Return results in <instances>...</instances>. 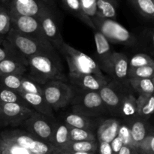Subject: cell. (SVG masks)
Here are the masks:
<instances>
[{
  "label": "cell",
  "mask_w": 154,
  "mask_h": 154,
  "mask_svg": "<svg viewBox=\"0 0 154 154\" xmlns=\"http://www.w3.org/2000/svg\"><path fill=\"white\" fill-rule=\"evenodd\" d=\"M27 61L29 76L40 85L51 81H67L58 53L35 55Z\"/></svg>",
  "instance_id": "6da1fadb"
},
{
  "label": "cell",
  "mask_w": 154,
  "mask_h": 154,
  "mask_svg": "<svg viewBox=\"0 0 154 154\" xmlns=\"http://www.w3.org/2000/svg\"><path fill=\"white\" fill-rule=\"evenodd\" d=\"M59 51L67 62L69 73L105 76L96 60L69 44L64 42Z\"/></svg>",
  "instance_id": "7a4b0ae2"
},
{
  "label": "cell",
  "mask_w": 154,
  "mask_h": 154,
  "mask_svg": "<svg viewBox=\"0 0 154 154\" xmlns=\"http://www.w3.org/2000/svg\"><path fill=\"white\" fill-rule=\"evenodd\" d=\"M42 87V96L54 111L66 108L76 96L73 87L66 81H51Z\"/></svg>",
  "instance_id": "3957f363"
},
{
  "label": "cell",
  "mask_w": 154,
  "mask_h": 154,
  "mask_svg": "<svg viewBox=\"0 0 154 154\" xmlns=\"http://www.w3.org/2000/svg\"><path fill=\"white\" fill-rule=\"evenodd\" d=\"M91 20L96 30L102 33L109 42L126 46H132L137 42L135 36L114 20L96 16L91 17Z\"/></svg>",
  "instance_id": "277c9868"
},
{
  "label": "cell",
  "mask_w": 154,
  "mask_h": 154,
  "mask_svg": "<svg viewBox=\"0 0 154 154\" xmlns=\"http://www.w3.org/2000/svg\"><path fill=\"white\" fill-rule=\"evenodd\" d=\"M8 42L26 59L35 55L55 54L57 51L51 45L42 43L11 29L6 35Z\"/></svg>",
  "instance_id": "5b68a950"
},
{
  "label": "cell",
  "mask_w": 154,
  "mask_h": 154,
  "mask_svg": "<svg viewBox=\"0 0 154 154\" xmlns=\"http://www.w3.org/2000/svg\"><path fill=\"white\" fill-rule=\"evenodd\" d=\"M0 138H5L18 144L33 154L59 153L58 150L52 144L38 139L26 131L20 129L5 131L0 134Z\"/></svg>",
  "instance_id": "8992f818"
},
{
  "label": "cell",
  "mask_w": 154,
  "mask_h": 154,
  "mask_svg": "<svg viewBox=\"0 0 154 154\" xmlns=\"http://www.w3.org/2000/svg\"><path fill=\"white\" fill-rule=\"evenodd\" d=\"M72 102V112L89 117L96 118L108 113L99 92L81 93Z\"/></svg>",
  "instance_id": "52a82bcc"
},
{
  "label": "cell",
  "mask_w": 154,
  "mask_h": 154,
  "mask_svg": "<svg viewBox=\"0 0 154 154\" xmlns=\"http://www.w3.org/2000/svg\"><path fill=\"white\" fill-rule=\"evenodd\" d=\"M129 93L126 84L113 80L99 90V94L108 113L119 115L123 99Z\"/></svg>",
  "instance_id": "ba28073f"
},
{
  "label": "cell",
  "mask_w": 154,
  "mask_h": 154,
  "mask_svg": "<svg viewBox=\"0 0 154 154\" xmlns=\"http://www.w3.org/2000/svg\"><path fill=\"white\" fill-rule=\"evenodd\" d=\"M9 15L11 17V29L42 43L51 45L44 35L38 18L11 13H9Z\"/></svg>",
  "instance_id": "9c48e42d"
},
{
  "label": "cell",
  "mask_w": 154,
  "mask_h": 154,
  "mask_svg": "<svg viewBox=\"0 0 154 154\" xmlns=\"http://www.w3.org/2000/svg\"><path fill=\"white\" fill-rule=\"evenodd\" d=\"M52 120L54 119L47 117L35 111L34 114L27 119L22 126L26 128V132H29L38 139L51 144L56 125V123H54Z\"/></svg>",
  "instance_id": "30bf717a"
},
{
  "label": "cell",
  "mask_w": 154,
  "mask_h": 154,
  "mask_svg": "<svg viewBox=\"0 0 154 154\" xmlns=\"http://www.w3.org/2000/svg\"><path fill=\"white\" fill-rule=\"evenodd\" d=\"M34 113V110L26 104L18 102L0 104V120L5 125L20 126Z\"/></svg>",
  "instance_id": "8fae6325"
},
{
  "label": "cell",
  "mask_w": 154,
  "mask_h": 154,
  "mask_svg": "<svg viewBox=\"0 0 154 154\" xmlns=\"http://www.w3.org/2000/svg\"><path fill=\"white\" fill-rule=\"evenodd\" d=\"M1 5L11 14L31 16L38 19L45 11L51 8L42 0H8Z\"/></svg>",
  "instance_id": "7c38bea8"
},
{
  "label": "cell",
  "mask_w": 154,
  "mask_h": 154,
  "mask_svg": "<svg viewBox=\"0 0 154 154\" xmlns=\"http://www.w3.org/2000/svg\"><path fill=\"white\" fill-rule=\"evenodd\" d=\"M38 20L47 40L57 51H60L65 42L56 22L51 8H49L42 14L38 17Z\"/></svg>",
  "instance_id": "4fadbf2b"
},
{
  "label": "cell",
  "mask_w": 154,
  "mask_h": 154,
  "mask_svg": "<svg viewBox=\"0 0 154 154\" xmlns=\"http://www.w3.org/2000/svg\"><path fill=\"white\" fill-rule=\"evenodd\" d=\"M69 80L75 91L79 90L81 93L99 92L109 82L105 76L72 73L69 74Z\"/></svg>",
  "instance_id": "5bb4252c"
},
{
  "label": "cell",
  "mask_w": 154,
  "mask_h": 154,
  "mask_svg": "<svg viewBox=\"0 0 154 154\" xmlns=\"http://www.w3.org/2000/svg\"><path fill=\"white\" fill-rule=\"evenodd\" d=\"M94 40L96 44V62L102 72L111 74V58L114 51H112L110 42L105 36L97 30H95Z\"/></svg>",
  "instance_id": "9a60e30c"
},
{
  "label": "cell",
  "mask_w": 154,
  "mask_h": 154,
  "mask_svg": "<svg viewBox=\"0 0 154 154\" xmlns=\"http://www.w3.org/2000/svg\"><path fill=\"white\" fill-rule=\"evenodd\" d=\"M129 60L127 56L123 53H113L110 74L113 80L120 84L129 85Z\"/></svg>",
  "instance_id": "2e32d148"
},
{
  "label": "cell",
  "mask_w": 154,
  "mask_h": 154,
  "mask_svg": "<svg viewBox=\"0 0 154 154\" xmlns=\"http://www.w3.org/2000/svg\"><path fill=\"white\" fill-rule=\"evenodd\" d=\"M17 93L28 104L30 108H32L35 111L42 114L49 118L54 119V111L51 108L44 96L41 94H33L27 93L25 92H18Z\"/></svg>",
  "instance_id": "e0dca14e"
},
{
  "label": "cell",
  "mask_w": 154,
  "mask_h": 154,
  "mask_svg": "<svg viewBox=\"0 0 154 154\" xmlns=\"http://www.w3.org/2000/svg\"><path fill=\"white\" fill-rule=\"evenodd\" d=\"M121 122L117 119H108L99 124L96 131L98 142L111 143L117 136Z\"/></svg>",
  "instance_id": "ac0fdd59"
},
{
  "label": "cell",
  "mask_w": 154,
  "mask_h": 154,
  "mask_svg": "<svg viewBox=\"0 0 154 154\" xmlns=\"http://www.w3.org/2000/svg\"><path fill=\"white\" fill-rule=\"evenodd\" d=\"M64 123L69 127L88 129L93 132L100 124V123L93 117H86L73 112L65 116Z\"/></svg>",
  "instance_id": "d6986e66"
},
{
  "label": "cell",
  "mask_w": 154,
  "mask_h": 154,
  "mask_svg": "<svg viewBox=\"0 0 154 154\" xmlns=\"http://www.w3.org/2000/svg\"><path fill=\"white\" fill-rule=\"evenodd\" d=\"M28 72V63L14 59L0 62V77L8 75H24Z\"/></svg>",
  "instance_id": "ffe728a7"
},
{
  "label": "cell",
  "mask_w": 154,
  "mask_h": 154,
  "mask_svg": "<svg viewBox=\"0 0 154 154\" xmlns=\"http://www.w3.org/2000/svg\"><path fill=\"white\" fill-rule=\"evenodd\" d=\"M128 123L130 126L132 145L138 150L140 143L149 134L146 120L137 117L132 121L128 122Z\"/></svg>",
  "instance_id": "44dd1931"
},
{
  "label": "cell",
  "mask_w": 154,
  "mask_h": 154,
  "mask_svg": "<svg viewBox=\"0 0 154 154\" xmlns=\"http://www.w3.org/2000/svg\"><path fill=\"white\" fill-rule=\"evenodd\" d=\"M69 142V126L65 123H56L51 144L60 152Z\"/></svg>",
  "instance_id": "7402d4cb"
},
{
  "label": "cell",
  "mask_w": 154,
  "mask_h": 154,
  "mask_svg": "<svg viewBox=\"0 0 154 154\" xmlns=\"http://www.w3.org/2000/svg\"><path fill=\"white\" fill-rule=\"evenodd\" d=\"M137 117L147 120L154 111L153 95H139L136 98Z\"/></svg>",
  "instance_id": "603a6c76"
},
{
  "label": "cell",
  "mask_w": 154,
  "mask_h": 154,
  "mask_svg": "<svg viewBox=\"0 0 154 154\" xmlns=\"http://www.w3.org/2000/svg\"><path fill=\"white\" fill-rule=\"evenodd\" d=\"M119 116L126 120V122L132 121L137 117L136 97L130 92L123 99Z\"/></svg>",
  "instance_id": "cb8c5ba5"
},
{
  "label": "cell",
  "mask_w": 154,
  "mask_h": 154,
  "mask_svg": "<svg viewBox=\"0 0 154 154\" xmlns=\"http://www.w3.org/2000/svg\"><path fill=\"white\" fill-rule=\"evenodd\" d=\"M99 143L98 141H70L60 152L63 153H97Z\"/></svg>",
  "instance_id": "d4e9b609"
},
{
  "label": "cell",
  "mask_w": 154,
  "mask_h": 154,
  "mask_svg": "<svg viewBox=\"0 0 154 154\" xmlns=\"http://www.w3.org/2000/svg\"><path fill=\"white\" fill-rule=\"evenodd\" d=\"M117 6V0H96V16L115 20Z\"/></svg>",
  "instance_id": "484cf974"
},
{
  "label": "cell",
  "mask_w": 154,
  "mask_h": 154,
  "mask_svg": "<svg viewBox=\"0 0 154 154\" xmlns=\"http://www.w3.org/2000/svg\"><path fill=\"white\" fill-rule=\"evenodd\" d=\"M66 8L75 17L95 31L96 28L91 18L87 16L81 8L80 0H62Z\"/></svg>",
  "instance_id": "4316f807"
},
{
  "label": "cell",
  "mask_w": 154,
  "mask_h": 154,
  "mask_svg": "<svg viewBox=\"0 0 154 154\" xmlns=\"http://www.w3.org/2000/svg\"><path fill=\"white\" fill-rule=\"evenodd\" d=\"M6 59L18 60L28 63L26 59L14 48L5 35H0V62Z\"/></svg>",
  "instance_id": "83f0119b"
},
{
  "label": "cell",
  "mask_w": 154,
  "mask_h": 154,
  "mask_svg": "<svg viewBox=\"0 0 154 154\" xmlns=\"http://www.w3.org/2000/svg\"><path fill=\"white\" fill-rule=\"evenodd\" d=\"M130 87L139 95H153L154 78L129 79Z\"/></svg>",
  "instance_id": "f1b7e54d"
},
{
  "label": "cell",
  "mask_w": 154,
  "mask_h": 154,
  "mask_svg": "<svg viewBox=\"0 0 154 154\" xmlns=\"http://www.w3.org/2000/svg\"><path fill=\"white\" fill-rule=\"evenodd\" d=\"M138 13L147 20L154 17V0H128Z\"/></svg>",
  "instance_id": "f546056e"
},
{
  "label": "cell",
  "mask_w": 154,
  "mask_h": 154,
  "mask_svg": "<svg viewBox=\"0 0 154 154\" xmlns=\"http://www.w3.org/2000/svg\"><path fill=\"white\" fill-rule=\"evenodd\" d=\"M69 139L70 141H87L97 140L96 133L93 131L73 127H69Z\"/></svg>",
  "instance_id": "4dcf8cb0"
},
{
  "label": "cell",
  "mask_w": 154,
  "mask_h": 154,
  "mask_svg": "<svg viewBox=\"0 0 154 154\" xmlns=\"http://www.w3.org/2000/svg\"><path fill=\"white\" fill-rule=\"evenodd\" d=\"M23 75H8L0 77V84L11 90L18 93L21 91V83Z\"/></svg>",
  "instance_id": "1f68e13d"
},
{
  "label": "cell",
  "mask_w": 154,
  "mask_h": 154,
  "mask_svg": "<svg viewBox=\"0 0 154 154\" xmlns=\"http://www.w3.org/2000/svg\"><path fill=\"white\" fill-rule=\"evenodd\" d=\"M128 77L135 79L154 78V66H146L137 68H129Z\"/></svg>",
  "instance_id": "d6a6232c"
},
{
  "label": "cell",
  "mask_w": 154,
  "mask_h": 154,
  "mask_svg": "<svg viewBox=\"0 0 154 154\" xmlns=\"http://www.w3.org/2000/svg\"><path fill=\"white\" fill-rule=\"evenodd\" d=\"M2 154H33L26 149L5 138H0Z\"/></svg>",
  "instance_id": "836d02e7"
},
{
  "label": "cell",
  "mask_w": 154,
  "mask_h": 154,
  "mask_svg": "<svg viewBox=\"0 0 154 154\" xmlns=\"http://www.w3.org/2000/svg\"><path fill=\"white\" fill-rule=\"evenodd\" d=\"M13 102L28 105L16 92L9 90L0 84V104L13 103Z\"/></svg>",
  "instance_id": "e575fe53"
},
{
  "label": "cell",
  "mask_w": 154,
  "mask_h": 154,
  "mask_svg": "<svg viewBox=\"0 0 154 154\" xmlns=\"http://www.w3.org/2000/svg\"><path fill=\"white\" fill-rule=\"evenodd\" d=\"M21 91L27 93L42 95V85L30 78L29 75H23L21 83Z\"/></svg>",
  "instance_id": "d590c367"
},
{
  "label": "cell",
  "mask_w": 154,
  "mask_h": 154,
  "mask_svg": "<svg viewBox=\"0 0 154 154\" xmlns=\"http://www.w3.org/2000/svg\"><path fill=\"white\" fill-rule=\"evenodd\" d=\"M146 66H154L153 60L147 54H135L130 60H129V68H137Z\"/></svg>",
  "instance_id": "8d00e7d4"
},
{
  "label": "cell",
  "mask_w": 154,
  "mask_h": 154,
  "mask_svg": "<svg viewBox=\"0 0 154 154\" xmlns=\"http://www.w3.org/2000/svg\"><path fill=\"white\" fill-rule=\"evenodd\" d=\"M11 29V17L8 11L0 5V35H6Z\"/></svg>",
  "instance_id": "74e56055"
},
{
  "label": "cell",
  "mask_w": 154,
  "mask_h": 154,
  "mask_svg": "<svg viewBox=\"0 0 154 154\" xmlns=\"http://www.w3.org/2000/svg\"><path fill=\"white\" fill-rule=\"evenodd\" d=\"M117 136L121 139L123 145L133 147L132 141V137H131L130 126H129V124L128 122L120 123L118 133H117Z\"/></svg>",
  "instance_id": "f35d334b"
},
{
  "label": "cell",
  "mask_w": 154,
  "mask_h": 154,
  "mask_svg": "<svg viewBox=\"0 0 154 154\" xmlns=\"http://www.w3.org/2000/svg\"><path fill=\"white\" fill-rule=\"evenodd\" d=\"M139 154H154V135L149 133L143 141L140 143L138 147Z\"/></svg>",
  "instance_id": "ab89813d"
},
{
  "label": "cell",
  "mask_w": 154,
  "mask_h": 154,
  "mask_svg": "<svg viewBox=\"0 0 154 154\" xmlns=\"http://www.w3.org/2000/svg\"><path fill=\"white\" fill-rule=\"evenodd\" d=\"M81 8L84 13L90 18L96 16V0H80Z\"/></svg>",
  "instance_id": "60d3db41"
},
{
  "label": "cell",
  "mask_w": 154,
  "mask_h": 154,
  "mask_svg": "<svg viewBox=\"0 0 154 154\" xmlns=\"http://www.w3.org/2000/svg\"><path fill=\"white\" fill-rule=\"evenodd\" d=\"M110 144H111V150H112V154H118L121 147L123 146L121 139L118 136L116 137Z\"/></svg>",
  "instance_id": "b9f144b4"
},
{
  "label": "cell",
  "mask_w": 154,
  "mask_h": 154,
  "mask_svg": "<svg viewBox=\"0 0 154 154\" xmlns=\"http://www.w3.org/2000/svg\"><path fill=\"white\" fill-rule=\"evenodd\" d=\"M98 151L99 154H112L111 144L107 142H98Z\"/></svg>",
  "instance_id": "7bdbcfd3"
},
{
  "label": "cell",
  "mask_w": 154,
  "mask_h": 154,
  "mask_svg": "<svg viewBox=\"0 0 154 154\" xmlns=\"http://www.w3.org/2000/svg\"><path fill=\"white\" fill-rule=\"evenodd\" d=\"M118 154H139L136 148L131 146L123 145L120 149Z\"/></svg>",
  "instance_id": "ee69618b"
},
{
  "label": "cell",
  "mask_w": 154,
  "mask_h": 154,
  "mask_svg": "<svg viewBox=\"0 0 154 154\" xmlns=\"http://www.w3.org/2000/svg\"><path fill=\"white\" fill-rule=\"evenodd\" d=\"M58 154H96V153H81V152H75V153H63V152H59Z\"/></svg>",
  "instance_id": "f6af8a7d"
},
{
  "label": "cell",
  "mask_w": 154,
  "mask_h": 154,
  "mask_svg": "<svg viewBox=\"0 0 154 154\" xmlns=\"http://www.w3.org/2000/svg\"><path fill=\"white\" fill-rule=\"evenodd\" d=\"M42 1H43L45 4L48 5V6H50V7H51V6L53 5V0H42Z\"/></svg>",
  "instance_id": "bcb514c9"
},
{
  "label": "cell",
  "mask_w": 154,
  "mask_h": 154,
  "mask_svg": "<svg viewBox=\"0 0 154 154\" xmlns=\"http://www.w3.org/2000/svg\"><path fill=\"white\" fill-rule=\"evenodd\" d=\"M8 0H0V5L1 4H3V3H5V2H7Z\"/></svg>",
  "instance_id": "7dc6e473"
},
{
  "label": "cell",
  "mask_w": 154,
  "mask_h": 154,
  "mask_svg": "<svg viewBox=\"0 0 154 154\" xmlns=\"http://www.w3.org/2000/svg\"><path fill=\"white\" fill-rule=\"evenodd\" d=\"M0 154H2V147H1V144H0Z\"/></svg>",
  "instance_id": "c3c4849f"
},
{
  "label": "cell",
  "mask_w": 154,
  "mask_h": 154,
  "mask_svg": "<svg viewBox=\"0 0 154 154\" xmlns=\"http://www.w3.org/2000/svg\"><path fill=\"white\" fill-rule=\"evenodd\" d=\"M48 154H58V153H48Z\"/></svg>",
  "instance_id": "681fc988"
}]
</instances>
